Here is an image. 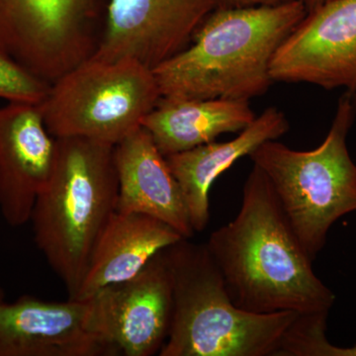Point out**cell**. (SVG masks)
I'll list each match as a JSON object with an SVG mask.
<instances>
[{"instance_id":"1","label":"cell","mask_w":356,"mask_h":356,"mask_svg":"<svg viewBox=\"0 0 356 356\" xmlns=\"http://www.w3.org/2000/svg\"><path fill=\"white\" fill-rule=\"evenodd\" d=\"M232 301L250 313H329L336 295L316 275L273 185L254 165L233 221L206 243Z\"/></svg>"},{"instance_id":"2","label":"cell","mask_w":356,"mask_h":356,"mask_svg":"<svg viewBox=\"0 0 356 356\" xmlns=\"http://www.w3.org/2000/svg\"><path fill=\"white\" fill-rule=\"evenodd\" d=\"M307 14L300 0L215 7L188 44L153 70L163 97L245 99L266 92L271 63Z\"/></svg>"},{"instance_id":"3","label":"cell","mask_w":356,"mask_h":356,"mask_svg":"<svg viewBox=\"0 0 356 356\" xmlns=\"http://www.w3.org/2000/svg\"><path fill=\"white\" fill-rule=\"evenodd\" d=\"M115 146L58 138L53 172L31 219L34 240L74 299L83 284L98 238L118 205Z\"/></svg>"},{"instance_id":"4","label":"cell","mask_w":356,"mask_h":356,"mask_svg":"<svg viewBox=\"0 0 356 356\" xmlns=\"http://www.w3.org/2000/svg\"><path fill=\"white\" fill-rule=\"evenodd\" d=\"M170 274L172 325L159 356H277L299 314L250 313L232 301L206 243L163 250Z\"/></svg>"},{"instance_id":"5","label":"cell","mask_w":356,"mask_h":356,"mask_svg":"<svg viewBox=\"0 0 356 356\" xmlns=\"http://www.w3.org/2000/svg\"><path fill=\"white\" fill-rule=\"evenodd\" d=\"M355 118L356 91L346 90L320 146L296 151L273 140L250 156L268 178L313 261L325 248L332 225L356 211V165L346 145Z\"/></svg>"},{"instance_id":"6","label":"cell","mask_w":356,"mask_h":356,"mask_svg":"<svg viewBox=\"0 0 356 356\" xmlns=\"http://www.w3.org/2000/svg\"><path fill=\"white\" fill-rule=\"evenodd\" d=\"M161 97L153 70L92 56L49 86L40 103L51 136L116 146L142 127Z\"/></svg>"},{"instance_id":"7","label":"cell","mask_w":356,"mask_h":356,"mask_svg":"<svg viewBox=\"0 0 356 356\" xmlns=\"http://www.w3.org/2000/svg\"><path fill=\"white\" fill-rule=\"evenodd\" d=\"M110 0H0V49L51 84L95 56Z\"/></svg>"},{"instance_id":"8","label":"cell","mask_w":356,"mask_h":356,"mask_svg":"<svg viewBox=\"0 0 356 356\" xmlns=\"http://www.w3.org/2000/svg\"><path fill=\"white\" fill-rule=\"evenodd\" d=\"M88 301L93 330L119 355L161 353L173 310L172 280L163 250L137 275L102 288Z\"/></svg>"},{"instance_id":"9","label":"cell","mask_w":356,"mask_h":356,"mask_svg":"<svg viewBox=\"0 0 356 356\" xmlns=\"http://www.w3.org/2000/svg\"><path fill=\"white\" fill-rule=\"evenodd\" d=\"M270 76L356 91V0H330L307 13L276 51Z\"/></svg>"},{"instance_id":"10","label":"cell","mask_w":356,"mask_h":356,"mask_svg":"<svg viewBox=\"0 0 356 356\" xmlns=\"http://www.w3.org/2000/svg\"><path fill=\"white\" fill-rule=\"evenodd\" d=\"M215 7V0H110L95 55L154 70L188 46Z\"/></svg>"},{"instance_id":"11","label":"cell","mask_w":356,"mask_h":356,"mask_svg":"<svg viewBox=\"0 0 356 356\" xmlns=\"http://www.w3.org/2000/svg\"><path fill=\"white\" fill-rule=\"evenodd\" d=\"M96 334L88 300H0V356H117Z\"/></svg>"},{"instance_id":"12","label":"cell","mask_w":356,"mask_h":356,"mask_svg":"<svg viewBox=\"0 0 356 356\" xmlns=\"http://www.w3.org/2000/svg\"><path fill=\"white\" fill-rule=\"evenodd\" d=\"M56 154L57 139L47 129L40 103L0 106V213L9 226L30 222Z\"/></svg>"},{"instance_id":"13","label":"cell","mask_w":356,"mask_h":356,"mask_svg":"<svg viewBox=\"0 0 356 356\" xmlns=\"http://www.w3.org/2000/svg\"><path fill=\"white\" fill-rule=\"evenodd\" d=\"M118 177L117 210L165 222L186 238L195 234L177 180L168 161L143 127L114 149Z\"/></svg>"},{"instance_id":"14","label":"cell","mask_w":356,"mask_h":356,"mask_svg":"<svg viewBox=\"0 0 356 356\" xmlns=\"http://www.w3.org/2000/svg\"><path fill=\"white\" fill-rule=\"evenodd\" d=\"M288 130L289 122L285 114L269 107L235 139L222 143L214 140L165 156L184 194L195 233L203 232L209 222V191L215 180L238 159L250 156L262 144L277 140Z\"/></svg>"},{"instance_id":"15","label":"cell","mask_w":356,"mask_h":356,"mask_svg":"<svg viewBox=\"0 0 356 356\" xmlns=\"http://www.w3.org/2000/svg\"><path fill=\"white\" fill-rule=\"evenodd\" d=\"M184 236L156 218L117 210L96 243L88 273L74 300H88L102 288L130 280L154 255Z\"/></svg>"},{"instance_id":"16","label":"cell","mask_w":356,"mask_h":356,"mask_svg":"<svg viewBox=\"0 0 356 356\" xmlns=\"http://www.w3.org/2000/svg\"><path fill=\"white\" fill-rule=\"evenodd\" d=\"M250 100L222 98H159L142 127L165 156L240 133L254 120Z\"/></svg>"},{"instance_id":"17","label":"cell","mask_w":356,"mask_h":356,"mask_svg":"<svg viewBox=\"0 0 356 356\" xmlns=\"http://www.w3.org/2000/svg\"><path fill=\"white\" fill-rule=\"evenodd\" d=\"M327 315H299L285 334L277 356H329L332 344L325 334Z\"/></svg>"},{"instance_id":"18","label":"cell","mask_w":356,"mask_h":356,"mask_svg":"<svg viewBox=\"0 0 356 356\" xmlns=\"http://www.w3.org/2000/svg\"><path fill=\"white\" fill-rule=\"evenodd\" d=\"M50 84L23 69L0 49V99L41 103Z\"/></svg>"},{"instance_id":"19","label":"cell","mask_w":356,"mask_h":356,"mask_svg":"<svg viewBox=\"0 0 356 356\" xmlns=\"http://www.w3.org/2000/svg\"><path fill=\"white\" fill-rule=\"evenodd\" d=\"M289 0H215L216 7H255L274 6Z\"/></svg>"},{"instance_id":"20","label":"cell","mask_w":356,"mask_h":356,"mask_svg":"<svg viewBox=\"0 0 356 356\" xmlns=\"http://www.w3.org/2000/svg\"><path fill=\"white\" fill-rule=\"evenodd\" d=\"M332 356H356V344L350 348L334 346Z\"/></svg>"},{"instance_id":"21","label":"cell","mask_w":356,"mask_h":356,"mask_svg":"<svg viewBox=\"0 0 356 356\" xmlns=\"http://www.w3.org/2000/svg\"><path fill=\"white\" fill-rule=\"evenodd\" d=\"M300 1L305 6L307 13H310V11H313L314 9L318 8V7L323 6L330 0H300Z\"/></svg>"},{"instance_id":"22","label":"cell","mask_w":356,"mask_h":356,"mask_svg":"<svg viewBox=\"0 0 356 356\" xmlns=\"http://www.w3.org/2000/svg\"><path fill=\"white\" fill-rule=\"evenodd\" d=\"M4 296H6V294H4L3 289H2V288H0V300H3Z\"/></svg>"}]
</instances>
